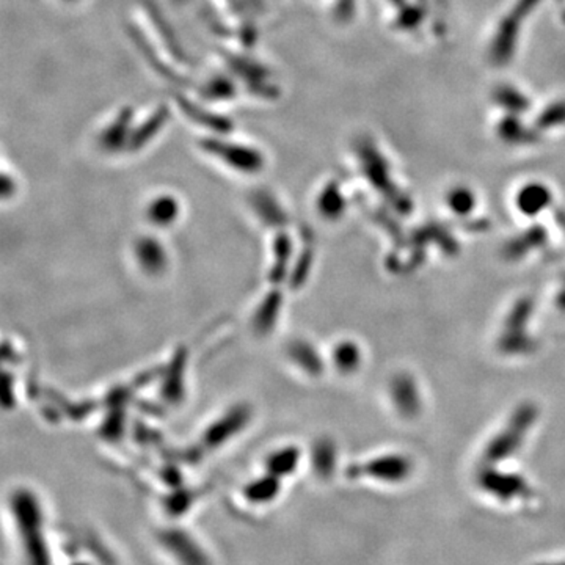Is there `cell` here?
Returning a JSON list of instances; mask_svg holds the SVG:
<instances>
[{"label": "cell", "instance_id": "obj_1", "mask_svg": "<svg viewBox=\"0 0 565 565\" xmlns=\"http://www.w3.org/2000/svg\"><path fill=\"white\" fill-rule=\"evenodd\" d=\"M200 149L206 158L217 162L226 170L240 174V176L253 178L261 174L267 167V159L261 149L255 145L228 137V134H216L214 137H204L200 140Z\"/></svg>", "mask_w": 565, "mask_h": 565}, {"label": "cell", "instance_id": "obj_2", "mask_svg": "<svg viewBox=\"0 0 565 565\" xmlns=\"http://www.w3.org/2000/svg\"><path fill=\"white\" fill-rule=\"evenodd\" d=\"M11 510L15 514L18 529L32 565H48V553L43 528V512L40 501L29 489H18L11 495Z\"/></svg>", "mask_w": 565, "mask_h": 565}, {"label": "cell", "instance_id": "obj_3", "mask_svg": "<svg viewBox=\"0 0 565 565\" xmlns=\"http://www.w3.org/2000/svg\"><path fill=\"white\" fill-rule=\"evenodd\" d=\"M160 232L149 231L134 239L131 258L141 277L148 280H162L172 269L170 249L162 239Z\"/></svg>", "mask_w": 565, "mask_h": 565}, {"label": "cell", "instance_id": "obj_4", "mask_svg": "<svg viewBox=\"0 0 565 565\" xmlns=\"http://www.w3.org/2000/svg\"><path fill=\"white\" fill-rule=\"evenodd\" d=\"M184 216L183 201L176 193L158 192L151 195L143 206V218L148 228L155 232L173 230Z\"/></svg>", "mask_w": 565, "mask_h": 565}, {"label": "cell", "instance_id": "obj_5", "mask_svg": "<svg viewBox=\"0 0 565 565\" xmlns=\"http://www.w3.org/2000/svg\"><path fill=\"white\" fill-rule=\"evenodd\" d=\"M250 419L251 412L246 405L240 404L228 408L225 413H220L218 418L212 419V423L204 428L203 435H201L203 445L211 449L225 446L245 431Z\"/></svg>", "mask_w": 565, "mask_h": 565}, {"label": "cell", "instance_id": "obj_6", "mask_svg": "<svg viewBox=\"0 0 565 565\" xmlns=\"http://www.w3.org/2000/svg\"><path fill=\"white\" fill-rule=\"evenodd\" d=\"M536 418L534 407H523L519 408L518 413L512 418L508 428L495 438V441L489 446L485 452V460L489 463H495L498 460L509 457L510 454L517 451L523 441V435L526 428L531 426L532 421Z\"/></svg>", "mask_w": 565, "mask_h": 565}, {"label": "cell", "instance_id": "obj_7", "mask_svg": "<svg viewBox=\"0 0 565 565\" xmlns=\"http://www.w3.org/2000/svg\"><path fill=\"white\" fill-rule=\"evenodd\" d=\"M134 110L131 107H123L120 112L112 116L101 132L97 134V143L104 153L120 154L129 151L134 129Z\"/></svg>", "mask_w": 565, "mask_h": 565}, {"label": "cell", "instance_id": "obj_8", "mask_svg": "<svg viewBox=\"0 0 565 565\" xmlns=\"http://www.w3.org/2000/svg\"><path fill=\"white\" fill-rule=\"evenodd\" d=\"M355 474H363L372 479L383 480V482H402L412 473V462L404 456H382L369 460L368 463L361 465Z\"/></svg>", "mask_w": 565, "mask_h": 565}, {"label": "cell", "instance_id": "obj_9", "mask_svg": "<svg viewBox=\"0 0 565 565\" xmlns=\"http://www.w3.org/2000/svg\"><path fill=\"white\" fill-rule=\"evenodd\" d=\"M479 484L485 491L491 493L493 496L503 499V501L529 495V485L517 474H505L489 468L480 473Z\"/></svg>", "mask_w": 565, "mask_h": 565}, {"label": "cell", "instance_id": "obj_10", "mask_svg": "<svg viewBox=\"0 0 565 565\" xmlns=\"http://www.w3.org/2000/svg\"><path fill=\"white\" fill-rule=\"evenodd\" d=\"M303 451L297 445H281L265 454L263 468L265 473L284 480L294 474L302 463Z\"/></svg>", "mask_w": 565, "mask_h": 565}, {"label": "cell", "instance_id": "obj_11", "mask_svg": "<svg viewBox=\"0 0 565 565\" xmlns=\"http://www.w3.org/2000/svg\"><path fill=\"white\" fill-rule=\"evenodd\" d=\"M283 297L278 289H272L267 295L263 297V300L258 303L255 308V314L251 317L253 331L259 336L270 335L278 326V321L281 317Z\"/></svg>", "mask_w": 565, "mask_h": 565}, {"label": "cell", "instance_id": "obj_12", "mask_svg": "<svg viewBox=\"0 0 565 565\" xmlns=\"http://www.w3.org/2000/svg\"><path fill=\"white\" fill-rule=\"evenodd\" d=\"M283 480L272 474L263 471V474L250 479L244 485L242 495L253 505H267L278 499L281 493Z\"/></svg>", "mask_w": 565, "mask_h": 565}, {"label": "cell", "instance_id": "obj_13", "mask_svg": "<svg viewBox=\"0 0 565 565\" xmlns=\"http://www.w3.org/2000/svg\"><path fill=\"white\" fill-rule=\"evenodd\" d=\"M284 352L288 356V361L294 363V366L300 369L302 372L308 375H317L322 372L323 361L321 355L317 354V350L313 347V344H309L308 341L298 337V340L286 346Z\"/></svg>", "mask_w": 565, "mask_h": 565}, {"label": "cell", "instance_id": "obj_14", "mask_svg": "<svg viewBox=\"0 0 565 565\" xmlns=\"http://www.w3.org/2000/svg\"><path fill=\"white\" fill-rule=\"evenodd\" d=\"M249 204L255 212V216L261 220L263 223L274 226L277 230H283L286 223V212L280 203L275 200L272 193L267 192H256L249 197Z\"/></svg>", "mask_w": 565, "mask_h": 565}, {"label": "cell", "instance_id": "obj_15", "mask_svg": "<svg viewBox=\"0 0 565 565\" xmlns=\"http://www.w3.org/2000/svg\"><path fill=\"white\" fill-rule=\"evenodd\" d=\"M391 393L396 407L404 417H414V413L419 410V398L417 391V385L412 380L410 375L400 374L396 375L391 383Z\"/></svg>", "mask_w": 565, "mask_h": 565}, {"label": "cell", "instance_id": "obj_16", "mask_svg": "<svg viewBox=\"0 0 565 565\" xmlns=\"http://www.w3.org/2000/svg\"><path fill=\"white\" fill-rule=\"evenodd\" d=\"M361 350L358 344L349 340L337 341L331 349V366L341 374H352L361 365Z\"/></svg>", "mask_w": 565, "mask_h": 565}, {"label": "cell", "instance_id": "obj_17", "mask_svg": "<svg viewBox=\"0 0 565 565\" xmlns=\"http://www.w3.org/2000/svg\"><path fill=\"white\" fill-rule=\"evenodd\" d=\"M167 545L173 551V554L178 556L183 565H204V556L201 554L203 551L190 537L173 532L172 536L167 537Z\"/></svg>", "mask_w": 565, "mask_h": 565}, {"label": "cell", "instance_id": "obj_18", "mask_svg": "<svg viewBox=\"0 0 565 565\" xmlns=\"http://www.w3.org/2000/svg\"><path fill=\"white\" fill-rule=\"evenodd\" d=\"M317 211L326 220H337L342 216L344 200L336 187H323V190L317 197Z\"/></svg>", "mask_w": 565, "mask_h": 565}, {"label": "cell", "instance_id": "obj_19", "mask_svg": "<svg viewBox=\"0 0 565 565\" xmlns=\"http://www.w3.org/2000/svg\"><path fill=\"white\" fill-rule=\"evenodd\" d=\"M548 192L542 186H531L519 193L518 206L526 216H536L548 204Z\"/></svg>", "mask_w": 565, "mask_h": 565}, {"label": "cell", "instance_id": "obj_20", "mask_svg": "<svg viewBox=\"0 0 565 565\" xmlns=\"http://www.w3.org/2000/svg\"><path fill=\"white\" fill-rule=\"evenodd\" d=\"M314 468L321 476H330L335 468L336 451L335 446L328 440H322L314 447Z\"/></svg>", "mask_w": 565, "mask_h": 565}, {"label": "cell", "instance_id": "obj_21", "mask_svg": "<svg viewBox=\"0 0 565 565\" xmlns=\"http://www.w3.org/2000/svg\"><path fill=\"white\" fill-rule=\"evenodd\" d=\"M449 206L451 209H454L459 214H466L473 206V198L471 195L466 190H456L451 193L449 197Z\"/></svg>", "mask_w": 565, "mask_h": 565}, {"label": "cell", "instance_id": "obj_22", "mask_svg": "<svg viewBox=\"0 0 565 565\" xmlns=\"http://www.w3.org/2000/svg\"><path fill=\"white\" fill-rule=\"evenodd\" d=\"M58 2L68 4V5H74V4H77V2H81V0H58Z\"/></svg>", "mask_w": 565, "mask_h": 565}, {"label": "cell", "instance_id": "obj_23", "mask_svg": "<svg viewBox=\"0 0 565 565\" xmlns=\"http://www.w3.org/2000/svg\"><path fill=\"white\" fill-rule=\"evenodd\" d=\"M542 565H565V562H559V564H542Z\"/></svg>", "mask_w": 565, "mask_h": 565}]
</instances>
